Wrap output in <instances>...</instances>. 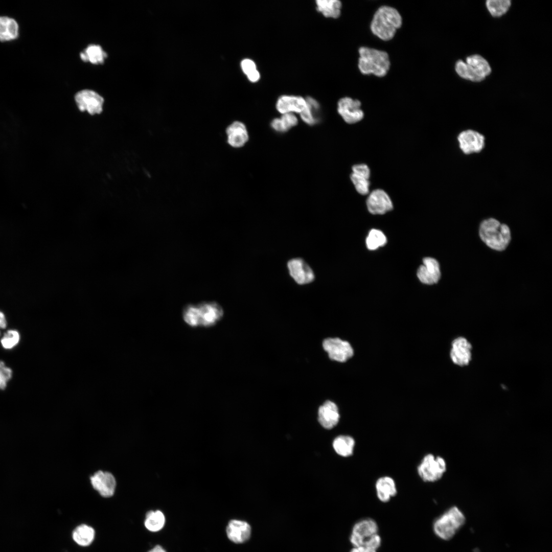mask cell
I'll return each mask as SVG.
<instances>
[{"mask_svg":"<svg viewBox=\"0 0 552 552\" xmlns=\"http://www.w3.org/2000/svg\"><path fill=\"white\" fill-rule=\"evenodd\" d=\"M223 315L222 307L214 301L188 304L182 312L184 322L192 328L212 327L221 320Z\"/></svg>","mask_w":552,"mask_h":552,"instance_id":"cell-1","label":"cell"},{"mask_svg":"<svg viewBox=\"0 0 552 552\" xmlns=\"http://www.w3.org/2000/svg\"><path fill=\"white\" fill-rule=\"evenodd\" d=\"M402 19L394 8L383 6L374 15L370 28L372 33L384 41L392 39L402 25Z\"/></svg>","mask_w":552,"mask_h":552,"instance_id":"cell-2","label":"cell"},{"mask_svg":"<svg viewBox=\"0 0 552 552\" xmlns=\"http://www.w3.org/2000/svg\"><path fill=\"white\" fill-rule=\"evenodd\" d=\"M479 234L487 245L498 251L504 250L511 239L508 226L494 218L482 221L479 226Z\"/></svg>","mask_w":552,"mask_h":552,"instance_id":"cell-3","label":"cell"},{"mask_svg":"<svg viewBox=\"0 0 552 552\" xmlns=\"http://www.w3.org/2000/svg\"><path fill=\"white\" fill-rule=\"evenodd\" d=\"M358 67L364 75L373 74L377 77L385 76L389 69L388 55L384 51L365 47L359 49Z\"/></svg>","mask_w":552,"mask_h":552,"instance_id":"cell-4","label":"cell"},{"mask_svg":"<svg viewBox=\"0 0 552 552\" xmlns=\"http://www.w3.org/2000/svg\"><path fill=\"white\" fill-rule=\"evenodd\" d=\"M466 522V517L457 507L453 506L438 517L433 523L434 534L440 539H451Z\"/></svg>","mask_w":552,"mask_h":552,"instance_id":"cell-5","label":"cell"},{"mask_svg":"<svg viewBox=\"0 0 552 552\" xmlns=\"http://www.w3.org/2000/svg\"><path fill=\"white\" fill-rule=\"evenodd\" d=\"M458 75L466 79L472 81H481L491 73V67L483 57L473 55L466 58V63L458 60L455 64Z\"/></svg>","mask_w":552,"mask_h":552,"instance_id":"cell-6","label":"cell"},{"mask_svg":"<svg viewBox=\"0 0 552 552\" xmlns=\"http://www.w3.org/2000/svg\"><path fill=\"white\" fill-rule=\"evenodd\" d=\"M445 460L440 456L425 455L417 468L420 478L425 482H433L440 479L446 471Z\"/></svg>","mask_w":552,"mask_h":552,"instance_id":"cell-7","label":"cell"},{"mask_svg":"<svg viewBox=\"0 0 552 552\" xmlns=\"http://www.w3.org/2000/svg\"><path fill=\"white\" fill-rule=\"evenodd\" d=\"M376 521L370 518L360 519L353 526L350 541L353 547L362 546L372 536L378 534Z\"/></svg>","mask_w":552,"mask_h":552,"instance_id":"cell-8","label":"cell"},{"mask_svg":"<svg viewBox=\"0 0 552 552\" xmlns=\"http://www.w3.org/2000/svg\"><path fill=\"white\" fill-rule=\"evenodd\" d=\"M75 100L81 111H87L91 115L102 111L104 99L93 90L83 89L78 91L75 96Z\"/></svg>","mask_w":552,"mask_h":552,"instance_id":"cell-9","label":"cell"},{"mask_svg":"<svg viewBox=\"0 0 552 552\" xmlns=\"http://www.w3.org/2000/svg\"><path fill=\"white\" fill-rule=\"evenodd\" d=\"M323 346L331 360L340 362L347 361L354 354L350 343L339 338H327L324 340Z\"/></svg>","mask_w":552,"mask_h":552,"instance_id":"cell-10","label":"cell"},{"mask_svg":"<svg viewBox=\"0 0 552 552\" xmlns=\"http://www.w3.org/2000/svg\"><path fill=\"white\" fill-rule=\"evenodd\" d=\"M361 105L358 100L344 97L338 102L337 111L346 123L354 124L361 121L364 117Z\"/></svg>","mask_w":552,"mask_h":552,"instance_id":"cell-11","label":"cell"},{"mask_svg":"<svg viewBox=\"0 0 552 552\" xmlns=\"http://www.w3.org/2000/svg\"><path fill=\"white\" fill-rule=\"evenodd\" d=\"M457 140L460 149L466 154L479 152L485 146L484 136L473 130L461 132L458 135Z\"/></svg>","mask_w":552,"mask_h":552,"instance_id":"cell-12","label":"cell"},{"mask_svg":"<svg viewBox=\"0 0 552 552\" xmlns=\"http://www.w3.org/2000/svg\"><path fill=\"white\" fill-rule=\"evenodd\" d=\"M472 346L463 337L455 338L451 343L450 358L453 362L460 366L469 364L472 358Z\"/></svg>","mask_w":552,"mask_h":552,"instance_id":"cell-13","label":"cell"},{"mask_svg":"<svg viewBox=\"0 0 552 552\" xmlns=\"http://www.w3.org/2000/svg\"><path fill=\"white\" fill-rule=\"evenodd\" d=\"M369 211L372 214L381 215L392 210V201L388 194L383 190L376 189L369 194L366 199Z\"/></svg>","mask_w":552,"mask_h":552,"instance_id":"cell-14","label":"cell"},{"mask_svg":"<svg viewBox=\"0 0 552 552\" xmlns=\"http://www.w3.org/2000/svg\"><path fill=\"white\" fill-rule=\"evenodd\" d=\"M93 488L103 497H109L114 493L116 481L113 475L108 472L99 471L90 477Z\"/></svg>","mask_w":552,"mask_h":552,"instance_id":"cell-15","label":"cell"},{"mask_svg":"<svg viewBox=\"0 0 552 552\" xmlns=\"http://www.w3.org/2000/svg\"><path fill=\"white\" fill-rule=\"evenodd\" d=\"M288 268L290 275L299 284L309 283L314 279L312 270L301 259L296 258L290 260L288 263Z\"/></svg>","mask_w":552,"mask_h":552,"instance_id":"cell-16","label":"cell"},{"mask_svg":"<svg viewBox=\"0 0 552 552\" xmlns=\"http://www.w3.org/2000/svg\"><path fill=\"white\" fill-rule=\"evenodd\" d=\"M423 264L419 267L417 271V276L420 281L427 285L436 283L441 277L438 262L432 258L427 257L423 259Z\"/></svg>","mask_w":552,"mask_h":552,"instance_id":"cell-17","label":"cell"},{"mask_svg":"<svg viewBox=\"0 0 552 552\" xmlns=\"http://www.w3.org/2000/svg\"><path fill=\"white\" fill-rule=\"evenodd\" d=\"M225 133L227 144L233 148L243 147L249 139L245 125L240 121H234L226 128Z\"/></svg>","mask_w":552,"mask_h":552,"instance_id":"cell-18","label":"cell"},{"mask_svg":"<svg viewBox=\"0 0 552 552\" xmlns=\"http://www.w3.org/2000/svg\"><path fill=\"white\" fill-rule=\"evenodd\" d=\"M352 171L351 179L357 192L362 195L368 194L370 185L369 167L364 164L355 165L352 167Z\"/></svg>","mask_w":552,"mask_h":552,"instance_id":"cell-19","label":"cell"},{"mask_svg":"<svg viewBox=\"0 0 552 552\" xmlns=\"http://www.w3.org/2000/svg\"><path fill=\"white\" fill-rule=\"evenodd\" d=\"M306 106L305 99L293 95H283L279 98L276 103L277 110L282 114L294 112L301 113Z\"/></svg>","mask_w":552,"mask_h":552,"instance_id":"cell-20","label":"cell"},{"mask_svg":"<svg viewBox=\"0 0 552 552\" xmlns=\"http://www.w3.org/2000/svg\"><path fill=\"white\" fill-rule=\"evenodd\" d=\"M228 539L235 543H242L247 541L251 535V527L244 521L231 520L226 527Z\"/></svg>","mask_w":552,"mask_h":552,"instance_id":"cell-21","label":"cell"},{"mask_svg":"<svg viewBox=\"0 0 552 552\" xmlns=\"http://www.w3.org/2000/svg\"><path fill=\"white\" fill-rule=\"evenodd\" d=\"M318 415L319 423L328 429L335 426L340 418L338 407L331 401H327L320 406Z\"/></svg>","mask_w":552,"mask_h":552,"instance_id":"cell-22","label":"cell"},{"mask_svg":"<svg viewBox=\"0 0 552 552\" xmlns=\"http://www.w3.org/2000/svg\"><path fill=\"white\" fill-rule=\"evenodd\" d=\"M375 488L377 498L383 503L388 502L397 493L395 480L388 476L379 478L376 482Z\"/></svg>","mask_w":552,"mask_h":552,"instance_id":"cell-23","label":"cell"},{"mask_svg":"<svg viewBox=\"0 0 552 552\" xmlns=\"http://www.w3.org/2000/svg\"><path fill=\"white\" fill-rule=\"evenodd\" d=\"M18 36L19 26L16 20L8 16H0V41L13 40Z\"/></svg>","mask_w":552,"mask_h":552,"instance_id":"cell-24","label":"cell"},{"mask_svg":"<svg viewBox=\"0 0 552 552\" xmlns=\"http://www.w3.org/2000/svg\"><path fill=\"white\" fill-rule=\"evenodd\" d=\"M316 9L326 17L338 18L340 15L341 3L338 0H317Z\"/></svg>","mask_w":552,"mask_h":552,"instance_id":"cell-25","label":"cell"},{"mask_svg":"<svg viewBox=\"0 0 552 552\" xmlns=\"http://www.w3.org/2000/svg\"><path fill=\"white\" fill-rule=\"evenodd\" d=\"M80 58L84 62L93 64H102L107 57V54L99 45H89L80 53Z\"/></svg>","mask_w":552,"mask_h":552,"instance_id":"cell-26","label":"cell"},{"mask_svg":"<svg viewBox=\"0 0 552 552\" xmlns=\"http://www.w3.org/2000/svg\"><path fill=\"white\" fill-rule=\"evenodd\" d=\"M355 445L354 439L349 435H339L334 439L333 443V447L335 452L343 457L352 455Z\"/></svg>","mask_w":552,"mask_h":552,"instance_id":"cell-27","label":"cell"},{"mask_svg":"<svg viewBox=\"0 0 552 552\" xmlns=\"http://www.w3.org/2000/svg\"><path fill=\"white\" fill-rule=\"evenodd\" d=\"M306 100V107L300 113V116L305 123L309 125H313L317 123L319 120V105L318 103L312 97H307Z\"/></svg>","mask_w":552,"mask_h":552,"instance_id":"cell-28","label":"cell"},{"mask_svg":"<svg viewBox=\"0 0 552 552\" xmlns=\"http://www.w3.org/2000/svg\"><path fill=\"white\" fill-rule=\"evenodd\" d=\"M95 531L86 524L77 526L73 531V538L79 545L86 546L90 545L94 539Z\"/></svg>","mask_w":552,"mask_h":552,"instance_id":"cell-29","label":"cell"},{"mask_svg":"<svg viewBox=\"0 0 552 552\" xmlns=\"http://www.w3.org/2000/svg\"><path fill=\"white\" fill-rule=\"evenodd\" d=\"M298 123L297 117L292 113L283 114L281 118L272 120L270 123L272 129L279 132H284L295 126Z\"/></svg>","mask_w":552,"mask_h":552,"instance_id":"cell-30","label":"cell"},{"mask_svg":"<svg viewBox=\"0 0 552 552\" xmlns=\"http://www.w3.org/2000/svg\"><path fill=\"white\" fill-rule=\"evenodd\" d=\"M165 522V518L160 511L148 512L146 516L145 525L150 531L157 532L161 530Z\"/></svg>","mask_w":552,"mask_h":552,"instance_id":"cell-31","label":"cell"},{"mask_svg":"<svg viewBox=\"0 0 552 552\" xmlns=\"http://www.w3.org/2000/svg\"><path fill=\"white\" fill-rule=\"evenodd\" d=\"M386 238L384 234L378 229H372L366 239V244L367 248L370 250H375L379 247L385 244Z\"/></svg>","mask_w":552,"mask_h":552,"instance_id":"cell-32","label":"cell"},{"mask_svg":"<svg viewBox=\"0 0 552 552\" xmlns=\"http://www.w3.org/2000/svg\"><path fill=\"white\" fill-rule=\"evenodd\" d=\"M486 5L490 13L493 16H500L505 13L511 5L509 0H489Z\"/></svg>","mask_w":552,"mask_h":552,"instance_id":"cell-33","label":"cell"},{"mask_svg":"<svg viewBox=\"0 0 552 552\" xmlns=\"http://www.w3.org/2000/svg\"><path fill=\"white\" fill-rule=\"evenodd\" d=\"M19 337V334L17 331L9 330L2 338L1 343L5 349H12L18 343Z\"/></svg>","mask_w":552,"mask_h":552,"instance_id":"cell-34","label":"cell"},{"mask_svg":"<svg viewBox=\"0 0 552 552\" xmlns=\"http://www.w3.org/2000/svg\"><path fill=\"white\" fill-rule=\"evenodd\" d=\"M12 370L5 365L4 362L0 361V389H4L7 383L12 377Z\"/></svg>","mask_w":552,"mask_h":552,"instance_id":"cell-35","label":"cell"},{"mask_svg":"<svg viewBox=\"0 0 552 552\" xmlns=\"http://www.w3.org/2000/svg\"><path fill=\"white\" fill-rule=\"evenodd\" d=\"M241 66L243 72L247 77L258 71L254 61L249 59L243 60L241 61Z\"/></svg>","mask_w":552,"mask_h":552,"instance_id":"cell-36","label":"cell"},{"mask_svg":"<svg viewBox=\"0 0 552 552\" xmlns=\"http://www.w3.org/2000/svg\"><path fill=\"white\" fill-rule=\"evenodd\" d=\"M350 552H377V551L364 546H359L353 547Z\"/></svg>","mask_w":552,"mask_h":552,"instance_id":"cell-37","label":"cell"},{"mask_svg":"<svg viewBox=\"0 0 552 552\" xmlns=\"http://www.w3.org/2000/svg\"><path fill=\"white\" fill-rule=\"evenodd\" d=\"M7 322L4 314L0 311V329L6 327Z\"/></svg>","mask_w":552,"mask_h":552,"instance_id":"cell-38","label":"cell"},{"mask_svg":"<svg viewBox=\"0 0 552 552\" xmlns=\"http://www.w3.org/2000/svg\"><path fill=\"white\" fill-rule=\"evenodd\" d=\"M148 552H166L160 545H156Z\"/></svg>","mask_w":552,"mask_h":552,"instance_id":"cell-39","label":"cell"}]
</instances>
